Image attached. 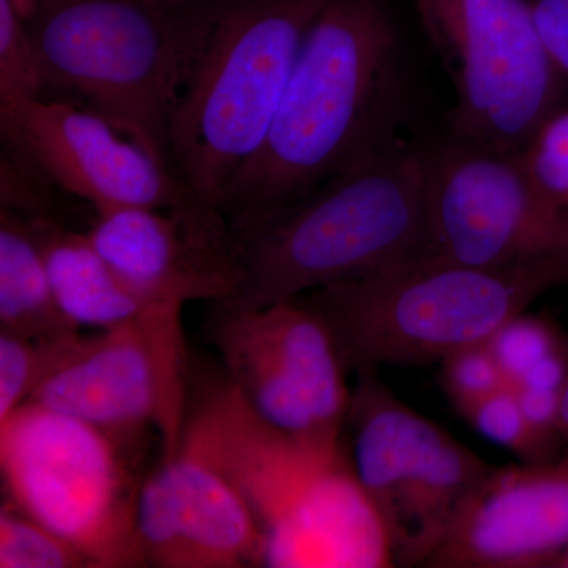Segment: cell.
Masks as SVG:
<instances>
[{
	"label": "cell",
	"instance_id": "obj_1",
	"mask_svg": "<svg viewBox=\"0 0 568 568\" xmlns=\"http://www.w3.org/2000/svg\"><path fill=\"white\" fill-rule=\"evenodd\" d=\"M399 99L398 37L384 0H332L306 33L263 148L220 201L233 234L395 140Z\"/></svg>",
	"mask_w": 568,
	"mask_h": 568
},
{
	"label": "cell",
	"instance_id": "obj_2",
	"mask_svg": "<svg viewBox=\"0 0 568 568\" xmlns=\"http://www.w3.org/2000/svg\"><path fill=\"white\" fill-rule=\"evenodd\" d=\"M230 478L256 519L264 567H395L347 440L304 439L268 424L223 376L190 402L181 444Z\"/></svg>",
	"mask_w": 568,
	"mask_h": 568
},
{
	"label": "cell",
	"instance_id": "obj_3",
	"mask_svg": "<svg viewBox=\"0 0 568 568\" xmlns=\"http://www.w3.org/2000/svg\"><path fill=\"white\" fill-rule=\"evenodd\" d=\"M237 290L265 306L428 254L425 148L398 136L274 219L234 234Z\"/></svg>",
	"mask_w": 568,
	"mask_h": 568
},
{
	"label": "cell",
	"instance_id": "obj_4",
	"mask_svg": "<svg viewBox=\"0 0 568 568\" xmlns=\"http://www.w3.org/2000/svg\"><path fill=\"white\" fill-rule=\"evenodd\" d=\"M332 0H216L170 115L175 178L219 212L252 162L293 73L306 33Z\"/></svg>",
	"mask_w": 568,
	"mask_h": 568
},
{
	"label": "cell",
	"instance_id": "obj_5",
	"mask_svg": "<svg viewBox=\"0 0 568 568\" xmlns=\"http://www.w3.org/2000/svg\"><path fill=\"white\" fill-rule=\"evenodd\" d=\"M215 9L216 0H44L28 26L47 91L103 115L173 171L171 110Z\"/></svg>",
	"mask_w": 568,
	"mask_h": 568
},
{
	"label": "cell",
	"instance_id": "obj_6",
	"mask_svg": "<svg viewBox=\"0 0 568 568\" xmlns=\"http://www.w3.org/2000/svg\"><path fill=\"white\" fill-rule=\"evenodd\" d=\"M568 287V254L477 267L422 257L298 297L327 321L347 372L440 362L489 342L549 291Z\"/></svg>",
	"mask_w": 568,
	"mask_h": 568
},
{
	"label": "cell",
	"instance_id": "obj_7",
	"mask_svg": "<svg viewBox=\"0 0 568 568\" xmlns=\"http://www.w3.org/2000/svg\"><path fill=\"white\" fill-rule=\"evenodd\" d=\"M138 440L24 403L0 424L6 500L80 549L92 568L145 567Z\"/></svg>",
	"mask_w": 568,
	"mask_h": 568
},
{
	"label": "cell",
	"instance_id": "obj_8",
	"mask_svg": "<svg viewBox=\"0 0 568 568\" xmlns=\"http://www.w3.org/2000/svg\"><path fill=\"white\" fill-rule=\"evenodd\" d=\"M357 376L346 422L355 476L395 567H425L495 466L407 406L376 372Z\"/></svg>",
	"mask_w": 568,
	"mask_h": 568
},
{
	"label": "cell",
	"instance_id": "obj_9",
	"mask_svg": "<svg viewBox=\"0 0 568 568\" xmlns=\"http://www.w3.org/2000/svg\"><path fill=\"white\" fill-rule=\"evenodd\" d=\"M454 74L450 136L523 153L541 123L568 106V82L549 58L528 0H416Z\"/></svg>",
	"mask_w": 568,
	"mask_h": 568
},
{
	"label": "cell",
	"instance_id": "obj_10",
	"mask_svg": "<svg viewBox=\"0 0 568 568\" xmlns=\"http://www.w3.org/2000/svg\"><path fill=\"white\" fill-rule=\"evenodd\" d=\"M183 305L155 302L126 323L78 336L29 402L118 435L155 429L163 462L173 458L192 402Z\"/></svg>",
	"mask_w": 568,
	"mask_h": 568
},
{
	"label": "cell",
	"instance_id": "obj_11",
	"mask_svg": "<svg viewBox=\"0 0 568 568\" xmlns=\"http://www.w3.org/2000/svg\"><path fill=\"white\" fill-rule=\"evenodd\" d=\"M212 310L209 339L254 413L291 435L342 443L353 388L327 321L302 297Z\"/></svg>",
	"mask_w": 568,
	"mask_h": 568
},
{
	"label": "cell",
	"instance_id": "obj_12",
	"mask_svg": "<svg viewBox=\"0 0 568 568\" xmlns=\"http://www.w3.org/2000/svg\"><path fill=\"white\" fill-rule=\"evenodd\" d=\"M428 254L499 267L568 254V216L538 189L521 153L450 136L425 148Z\"/></svg>",
	"mask_w": 568,
	"mask_h": 568
},
{
	"label": "cell",
	"instance_id": "obj_13",
	"mask_svg": "<svg viewBox=\"0 0 568 568\" xmlns=\"http://www.w3.org/2000/svg\"><path fill=\"white\" fill-rule=\"evenodd\" d=\"M0 129L9 151L93 212H215L197 203L144 145L81 104L39 97L0 106Z\"/></svg>",
	"mask_w": 568,
	"mask_h": 568
},
{
	"label": "cell",
	"instance_id": "obj_14",
	"mask_svg": "<svg viewBox=\"0 0 568 568\" xmlns=\"http://www.w3.org/2000/svg\"><path fill=\"white\" fill-rule=\"evenodd\" d=\"M138 536L145 566L264 567L263 532L244 499L219 467L183 443L142 481Z\"/></svg>",
	"mask_w": 568,
	"mask_h": 568
},
{
	"label": "cell",
	"instance_id": "obj_15",
	"mask_svg": "<svg viewBox=\"0 0 568 568\" xmlns=\"http://www.w3.org/2000/svg\"><path fill=\"white\" fill-rule=\"evenodd\" d=\"M85 234L149 304H220L237 290L234 234L220 213L111 209L95 212Z\"/></svg>",
	"mask_w": 568,
	"mask_h": 568
},
{
	"label": "cell",
	"instance_id": "obj_16",
	"mask_svg": "<svg viewBox=\"0 0 568 568\" xmlns=\"http://www.w3.org/2000/svg\"><path fill=\"white\" fill-rule=\"evenodd\" d=\"M568 549V454L495 466L425 567H552Z\"/></svg>",
	"mask_w": 568,
	"mask_h": 568
},
{
	"label": "cell",
	"instance_id": "obj_17",
	"mask_svg": "<svg viewBox=\"0 0 568 568\" xmlns=\"http://www.w3.org/2000/svg\"><path fill=\"white\" fill-rule=\"evenodd\" d=\"M29 219L39 235L55 304L73 327L106 331L151 305L119 278L88 234L69 230L54 215Z\"/></svg>",
	"mask_w": 568,
	"mask_h": 568
},
{
	"label": "cell",
	"instance_id": "obj_18",
	"mask_svg": "<svg viewBox=\"0 0 568 568\" xmlns=\"http://www.w3.org/2000/svg\"><path fill=\"white\" fill-rule=\"evenodd\" d=\"M0 331L36 339L77 334L52 295L32 220L0 207Z\"/></svg>",
	"mask_w": 568,
	"mask_h": 568
},
{
	"label": "cell",
	"instance_id": "obj_19",
	"mask_svg": "<svg viewBox=\"0 0 568 568\" xmlns=\"http://www.w3.org/2000/svg\"><path fill=\"white\" fill-rule=\"evenodd\" d=\"M80 335L36 339L0 331V424L31 399Z\"/></svg>",
	"mask_w": 568,
	"mask_h": 568
},
{
	"label": "cell",
	"instance_id": "obj_20",
	"mask_svg": "<svg viewBox=\"0 0 568 568\" xmlns=\"http://www.w3.org/2000/svg\"><path fill=\"white\" fill-rule=\"evenodd\" d=\"M459 416L489 443L514 454L519 463L551 462L562 455L537 435L511 386L480 399Z\"/></svg>",
	"mask_w": 568,
	"mask_h": 568
},
{
	"label": "cell",
	"instance_id": "obj_21",
	"mask_svg": "<svg viewBox=\"0 0 568 568\" xmlns=\"http://www.w3.org/2000/svg\"><path fill=\"white\" fill-rule=\"evenodd\" d=\"M89 567L91 562L80 549L3 500L0 508V568Z\"/></svg>",
	"mask_w": 568,
	"mask_h": 568
},
{
	"label": "cell",
	"instance_id": "obj_22",
	"mask_svg": "<svg viewBox=\"0 0 568 568\" xmlns=\"http://www.w3.org/2000/svg\"><path fill=\"white\" fill-rule=\"evenodd\" d=\"M47 78L28 21L11 0H0V106L39 99Z\"/></svg>",
	"mask_w": 568,
	"mask_h": 568
},
{
	"label": "cell",
	"instance_id": "obj_23",
	"mask_svg": "<svg viewBox=\"0 0 568 568\" xmlns=\"http://www.w3.org/2000/svg\"><path fill=\"white\" fill-rule=\"evenodd\" d=\"M568 342V332L555 320L526 312L508 320L488 346L506 376L508 386H515L529 369L540 364Z\"/></svg>",
	"mask_w": 568,
	"mask_h": 568
},
{
	"label": "cell",
	"instance_id": "obj_24",
	"mask_svg": "<svg viewBox=\"0 0 568 568\" xmlns=\"http://www.w3.org/2000/svg\"><path fill=\"white\" fill-rule=\"evenodd\" d=\"M439 364L440 387L458 414L508 386L488 342L455 351Z\"/></svg>",
	"mask_w": 568,
	"mask_h": 568
},
{
	"label": "cell",
	"instance_id": "obj_25",
	"mask_svg": "<svg viewBox=\"0 0 568 568\" xmlns=\"http://www.w3.org/2000/svg\"><path fill=\"white\" fill-rule=\"evenodd\" d=\"M521 156L538 189L568 216V106L541 123Z\"/></svg>",
	"mask_w": 568,
	"mask_h": 568
},
{
	"label": "cell",
	"instance_id": "obj_26",
	"mask_svg": "<svg viewBox=\"0 0 568 568\" xmlns=\"http://www.w3.org/2000/svg\"><path fill=\"white\" fill-rule=\"evenodd\" d=\"M549 58L568 82V0H528Z\"/></svg>",
	"mask_w": 568,
	"mask_h": 568
},
{
	"label": "cell",
	"instance_id": "obj_27",
	"mask_svg": "<svg viewBox=\"0 0 568 568\" xmlns=\"http://www.w3.org/2000/svg\"><path fill=\"white\" fill-rule=\"evenodd\" d=\"M559 433L564 454H568V381L564 390L562 409H560Z\"/></svg>",
	"mask_w": 568,
	"mask_h": 568
},
{
	"label": "cell",
	"instance_id": "obj_28",
	"mask_svg": "<svg viewBox=\"0 0 568 568\" xmlns=\"http://www.w3.org/2000/svg\"><path fill=\"white\" fill-rule=\"evenodd\" d=\"M17 10L20 11L21 17L26 21L31 20L37 9L44 2V0H11Z\"/></svg>",
	"mask_w": 568,
	"mask_h": 568
},
{
	"label": "cell",
	"instance_id": "obj_29",
	"mask_svg": "<svg viewBox=\"0 0 568 568\" xmlns=\"http://www.w3.org/2000/svg\"><path fill=\"white\" fill-rule=\"evenodd\" d=\"M551 568H568V549L562 556H559V558L556 559V562L552 564Z\"/></svg>",
	"mask_w": 568,
	"mask_h": 568
}]
</instances>
